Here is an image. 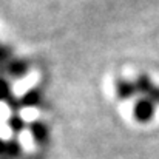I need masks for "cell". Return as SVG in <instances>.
Segmentation results:
<instances>
[{"instance_id":"obj_6","label":"cell","mask_w":159,"mask_h":159,"mask_svg":"<svg viewBox=\"0 0 159 159\" xmlns=\"http://www.w3.org/2000/svg\"><path fill=\"white\" fill-rule=\"evenodd\" d=\"M8 117V107H5L3 104H0V120Z\"/></svg>"},{"instance_id":"obj_2","label":"cell","mask_w":159,"mask_h":159,"mask_svg":"<svg viewBox=\"0 0 159 159\" xmlns=\"http://www.w3.org/2000/svg\"><path fill=\"white\" fill-rule=\"evenodd\" d=\"M155 108H156V104L152 102L150 99L147 98H139L136 102H134V107H133V116L138 122H142V124H147L150 122L153 117H155Z\"/></svg>"},{"instance_id":"obj_5","label":"cell","mask_w":159,"mask_h":159,"mask_svg":"<svg viewBox=\"0 0 159 159\" xmlns=\"http://www.w3.org/2000/svg\"><path fill=\"white\" fill-rule=\"evenodd\" d=\"M23 105L28 107V108H33V107L39 105V102H40V93L37 91V90H31V91H28V93H25L23 94Z\"/></svg>"},{"instance_id":"obj_1","label":"cell","mask_w":159,"mask_h":159,"mask_svg":"<svg viewBox=\"0 0 159 159\" xmlns=\"http://www.w3.org/2000/svg\"><path fill=\"white\" fill-rule=\"evenodd\" d=\"M138 93H141L144 98L150 99L152 102H155L156 105H159V85H156L147 74H139L134 79Z\"/></svg>"},{"instance_id":"obj_4","label":"cell","mask_w":159,"mask_h":159,"mask_svg":"<svg viewBox=\"0 0 159 159\" xmlns=\"http://www.w3.org/2000/svg\"><path fill=\"white\" fill-rule=\"evenodd\" d=\"M30 133H31V136H33V139L37 142V144H45V142H48V128H47V125L43 124V122H37V120H34V122H31L30 124Z\"/></svg>"},{"instance_id":"obj_3","label":"cell","mask_w":159,"mask_h":159,"mask_svg":"<svg viewBox=\"0 0 159 159\" xmlns=\"http://www.w3.org/2000/svg\"><path fill=\"white\" fill-rule=\"evenodd\" d=\"M114 85H116V94L122 101H128L138 93L134 80H128L125 77H116Z\"/></svg>"}]
</instances>
